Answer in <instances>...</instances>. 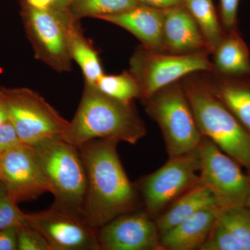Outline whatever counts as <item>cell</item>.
<instances>
[{
  "instance_id": "obj_1",
  "label": "cell",
  "mask_w": 250,
  "mask_h": 250,
  "mask_svg": "<svg viewBox=\"0 0 250 250\" xmlns=\"http://www.w3.org/2000/svg\"><path fill=\"white\" fill-rule=\"evenodd\" d=\"M118 141L96 139L82 145L87 188L83 217L100 229L119 215L137 209L139 192L128 178L117 151Z\"/></svg>"
},
{
  "instance_id": "obj_2",
  "label": "cell",
  "mask_w": 250,
  "mask_h": 250,
  "mask_svg": "<svg viewBox=\"0 0 250 250\" xmlns=\"http://www.w3.org/2000/svg\"><path fill=\"white\" fill-rule=\"evenodd\" d=\"M146 133L133 103L111 98L85 82L80 105L62 138L77 147L96 139L135 145Z\"/></svg>"
},
{
  "instance_id": "obj_3",
  "label": "cell",
  "mask_w": 250,
  "mask_h": 250,
  "mask_svg": "<svg viewBox=\"0 0 250 250\" xmlns=\"http://www.w3.org/2000/svg\"><path fill=\"white\" fill-rule=\"evenodd\" d=\"M181 83L202 136L250 172V131L215 96L208 82L190 78Z\"/></svg>"
},
{
  "instance_id": "obj_4",
  "label": "cell",
  "mask_w": 250,
  "mask_h": 250,
  "mask_svg": "<svg viewBox=\"0 0 250 250\" xmlns=\"http://www.w3.org/2000/svg\"><path fill=\"white\" fill-rule=\"evenodd\" d=\"M31 146L54 195L52 206L83 217L87 177L80 149L62 136Z\"/></svg>"
},
{
  "instance_id": "obj_5",
  "label": "cell",
  "mask_w": 250,
  "mask_h": 250,
  "mask_svg": "<svg viewBox=\"0 0 250 250\" xmlns=\"http://www.w3.org/2000/svg\"><path fill=\"white\" fill-rule=\"evenodd\" d=\"M142 101L148 116L160 127L169 157L196 150L203 136L180 82Z\"/></svg>"
},
{
  "instance_id": "obj_6",
  "label": "cell",
  "mask_w": 250,
  "mask_h": 250,
  "mask_svg": "<svg viewBox=\"0 0 250 250\" xmlns=\"http://www.w3.org/2000/svg\"><path fill=\"white\" fill-rule=\"evenodd\" d=\"M24 30L36 59L57 72H70L72 59L68 28L74 18L68 9H37L19 0Z\"/></svg>"
},
{
  "instance_id": "obj_7",
  "label": "cell",
  "mask_w": 250,
  "mask_h": 250,
  "mask_svg": "<svg viewBox=\"0 0 250 250\" xmlns=\"http://www.w3.org/2000/svg\"><path fill=\"white\" fill-rule=\"evenodd\" d=\"M207 50L187 54L156 52L143 45L130 60L129 72L139 82L146 100L180 79L199 72H214Z\"/></svg>"
},
{
  "instance_id": "obj_8",
  "label": "cell",
  "mask_w": 250,
  "mask_h": 250,
  "mask_svg": "<svg viewBox=\"0 0 250 250\" xmlns=\"http://www.w3.org/2000/svg\"><path fill=\"white\" fill-rule=\"evenodd\" d=\"M198 150L170 157L162 167L142 177L135 186L145 210L155 219L178 197L200 184Z\"/></svg>"
},
{
  "instance_id": "obj_9",
  "label": "cell",
  "mask_w": 250,
  "mask_h": 250,
  "mask_svg": "<svg viewBox=\"0 0 250 250\" xmlns=\"http://www.w3.org/2000/svg\"><path fill=\"white\" fill-rule=\"evenodd\" d=\"M7 102L9 121L21 142L34 146L63 136L70 122L62 118L39 93L27 88H1Z\"/></svg>"
},
{
  "instance_id": "obj_10",
  "label": "cell",
  "mask_w": 250,
  "mask_h": 250,
  "mask_svg": "<svg viewBox=\"0 0 250 250\" xmlns=\"http://www.w3.org/2000/svg\"><path fill=\"white\" fill-rule=\"evenodd\" d=\"M200 183L213 194L220 208L246 205L250 191V173L210 140L202 138L197 148Z\"/></svg>"
},
{
  "instance_id": "obj_11",
  "label": "cell",
  "mask_w": 250,
  "mask_h": 250,
  "mask_svg": "<svg viewBox=\"0 0 250 250\" xmlns=\"http://www.w3.org/2000/svg\"><path fill=\"white\" fill-rule=\"evenodd\" d=\"M27 225L42 233L52 250H100L98 229L83 217L54 206L27 214Z\"/></svg>"
},
{
  "instance_id": "obj_12",
  "label": "cell",
  "mask_w": 250,
  "mask_h": 250,
  "mask_svg": "<svg viewBox=\"0 0 250 250\" xmlns=\"http://www.w3.org/2000/svg\"><path fill=\"white\" fill-rule=\"evenodd\" d=\"M0 182L16 202L51 192L34 147L22 143L0 156Z\"/></svg>"
},
{
  "instance_id": "obj_13",
  "label": "cell",
  "mask_w": 250,
  "mask_h": 250,
  "mask_svg": "<svg viewBox=\"0 0 250 250\" xmlns=\"http://www.w3.org/2000/svg\"><path fill=\"white\" fill-rule=\"evenodd\" d=\"M100 250H160L155 219L146 210L119 215L98 229Z\"/></svg>"
},
{
  "instance_id": "obj_14",
  "label": "cell",
  "mask_w": 250,
  "mask_h": 250,
  "mask_svg": "<svg viewBox=\"0 0 250 250\" xmlns=\"http://www.w3.org/2000/svg\"><path fill=\"white\" fill-rule=\"evenodd\" d=\"M163 42L167 53L209 52L200 28L184 4L164 10Z\"/></svg>"
},
{
  "instance_id": "obj_15",
  "label": "cell",
  "mask_w": 250,
  "mask_h": 250,
  "mask_svg": "<svg viewBox=\"0 0 250 250\" xmlns=\"http://www.w3.org/2000/svg\"><path fill=\"white\" fill-rule=\"evenodd\" d=\"M164 15V10L140 4L126 12L103 16L99 19L129 31L147 48L165 52L163 42Z\"/></svg>"
},
{
  "instance_id": "obj_16",
  "label": "cell",
  "mask_w": 250,
  "mask_h": 250,
  "mask_svg": "<svg viewBox=\"0 0 250 250\" xmlns=\"http://www.w3.org/2000/svg\"><path fill=\"white\" fill-rule=\"evenodd\" d=\"M220 207L197 212L160 238V250H199L206 241L218 218Z\"/></svg>"
},
{
  "instance_id": "obj_17",
  "label": "cell",
  "mask_w": 250,
  "mask_h": 250,
  "mask_svg": "<svg viewBox=\"0 0 250 250\" xmlns=\"http://www.w3.org/2000/svg\"><path fill=\"white\" fill-rule=\"evenodd\" d=\"M219 207L211 191L200 183L178 197L155 218L160 236L200 210Z\"/></svg>"
},
{
  "instance_id": "obj_18",
  "label": "cell",
  "mask_w": 250,
  "mask_h": 250,
  "mask_svg": "<svg viewBox=\"0 0 250 250\" xmlns=\"http://www.w3.org/2000/svg\"><path fill=\"white\" fill-rule=\"evenodd\" d=\"M208 82L212 92L250 132V75L225 76L216 73Z\"/></svg>"
},
{
  "instance_id": "obj_19",
  "label": "cell",
  "mask_w": 250,
  "mask_h": 250,
  "mask_svg": "<svg viewBox=\"0 0 250 250\" xmlns=\"http://www.w3.org/2000/svg\"><path fill=\"white\" fill-rule=\"evenodd\" d=\"M214 72L225 76L250 75V54L238 30L226 31L214 52Z\"/></svg>"
},
{
  "instance_id": "obj_20",
  "label": "cell",
  "mask_w": 250,
  "mask_h": 250,
  "mask_svg": "<svg viewBox=\"0 0 250 250\" xmlns=\"http://www.w3.org/2000/svg\"><path fill=\"white\" fill-rule=\"evenodd\" d=\"M68 44L72 60L78 64L85 82L95 84L104 75L98 51L93 42L83 35L78 20H73L68 28Z\"/></svg>"
},
{
  "instance_id": "obj_21",
  "label": "cell",
  "mask_w": 250,
  "mask_h": 250,
  "mask_svg": "<svg viewBox=\"0 0 250 250\" xmlns=\"http://www.w3.org/2000/svg\"><path fill=\"white\" fill-rule=\"evenodd\" d=\"M184 6L195 19L210 52H213L225 34L212 0H184Z\"/></svg>"
},
{
  "instance_id": "obj_22",
  "label": "cell",
  "mask_w": 250,
  "mask_h": 250,
  "mask_svg": "<svg viewBox=\"0 0 250 250\" xmlns=\"http://www.w3.org/2000/svg\"><path fill=\"white\" fill-rule=\"evenodd\" d=\"M140 4L138 0H73L68 10L76 20L99 18L126 12Z\"/></svg>"
},
{
  "instance_id": "obj_23",
  "label": "cell",
  "mask_w": 250,
  "mask_h": 250,
  "mask_svg": "<svg viewBox=\"0 0 250 250\" xmlns=\"http://www.w3.org/2000/svg\"><path fill=\"white\" fill-rule=\"evenodd\" d=\"M93 85L102 93L123 103H131L142 98L139 82L129 71L116 75L104 74Z\"/></svg>"
},
{
  "instance_id": "obj_24",
  "label": "cell",
  "mask_w": 250,
  "mask_h": 250,
  "mask_svg": "<svg viewBox=\"0 0 250 250\" xmlns=\"http://www.w3.org/2000/svg\"><path fill=\"white\" fill-rule=\"evenodd\" d=\"M218 220L225 227L243 250H250V208L246 205L220 208Z\"/></svg>"
},
{
  "instance_id": "obj_25",
  "label": "cell",
  "mask_w": 250,
  "mask_h": 250,
  "mask_svg": "<svg viewBox=\"0 0 250 250\" xmlns=\"http://www.w3.org/2000/svg\"><path fill=\"white\" fill-rule=\"evenodd\" d=\"M27 225V213H23L17 202L9 196L0 182V230Z\"/></svg>"
},
{
  "instance_id": "obj_26",
  "label": "cell",
  "mask_w": 250,
  "mask_h": 250,
  "mask_svg": "<svg viewBox=\"0 0 250 250\" xmlns=\"http://www.w3.org/2000/svg\"><path fill=\"white\" fill-rule=\"evenodd\" d=\"M200 250H243L242 247L233 238L229 231L220 223L216 221L210 230Z\"/></svg>"
},
{
  "instance_id": "obj_27",
  "label": "cell",
  "mask_w": 250,
  "mask_h": 250,
  "mask_svg": "<svg viewBox=\"0 0 250 250\" xmlns=\"http://www.w3.org/2000/svg\"><path fill=\"white\" fill-rule=\"evenodd\" d=\"M18 250H52L40 231L29 225L16 228Z\"/></svg>"
},
{
  "instance_id": "obj_28",
  "label": "cell",
  "mask_w": 250,
  "mask_h": 250,
  "mask_svg": "<svg viewBox=\"0 0 250 250\" xmlns=\"http://www.w3.org/2000/svg\"><path fill=\"white\" fill-rule=\"evenodd\" d=\"M239 0H220V16L225 31L236 30Z\"/></svg>"
},
{
  "instance_id": "obj_29",
  "label": "cell",
  "mask_w": 250,
  "mask_h": 250,
  "mask_svg": "<svg viewBox=\"0 0 250 250\" xmlns=\"http://www.w3.org/2000/svg\"><path fill=\"white\" fill-rule=\"evenodd\" d=\"M21 143L11 122L0 126V156Z\"/></svg>"
},
{
  "instance_id": "obj_30",
  "label": "cell",
  "mask_w": 250,
  "mask_h": 250,
  "mask_svg": "<svg viewBox=\"0 0 250 250\" xmlns=\"http://www.w3.org/2000/svg\"><path fill=\"white\" fill-rule=\"evenodd\" d=\"M0 250H18L17 229L16 228L0 230Z\"/></svg>"
},
{
  "instance_id": "obj_31",
  "label": "cell",
  "mask_w": 250,
  "mask_h": 250,
  "mask_svg": "<svg viewBox=\"0 0 250 250\" xmlns=\"http://www.w3.org/2000/svg\"><path fill=\"white\" fill-rule=\"evenodd\" d=\"M138 1L141 4L161 10L180 6L184 3V0H138Z\"/></svg>"
},
{
  "instance_id": "obj_32",
  "label": "cell",
  "mask_w": 250,
  "mask_h": 250,
  "mask_svg": "<svg viewBox=\"0 0 250 250\" xmlns=\"http://www.w3.org/2000/svg\"><path fill=\"white\" fill-rule=\"evenodd\" d=\"M9 121V111L7 102L2 90L0 89V126Z\"/></svg>"
},
{
  "instance_id": "obj_33",
  "label": "cell",
  "mask_w": 250,
  "mask_h": 250,
  "mask_svg": "<svg viewBox=\"0 0 250 250\" xmlns=\"http://www.w3.org/2000/svg\"><path fill=\"white\" fill-rule=\"evenodd\" d=\"M28 3L37 9H45L51 7L54 0H27Z\"/></svg>"
},
{
  "instance_id": "obj_34",
  "label": "cell",
  "mask_w": 250,
  "mask_h": 250,
  "mask_svg": "<svg viewBox=\"0 0 250 250\" xmlns=\"http://www.w3.org/2000/svg\"><path fill=\"white\" fill-rule=\"evenodd\" d=\"M73 0H54L51 7L58 9H68Z\"/></svg>"
},
{
  "instance_id": "obj_35",
  "label": "cell",
  "mask_w": 250,
  "mask_h": 250,
  "mask_svg": "<svg viewBox=\"0 0 250 250\" xmlns=\"http://www.w3.org/2000/svg\"><path fill=\"white\" fill-rule=\"evenodd\" d=\"M247 207H250V191L249 193V195H248V200H247L246 205Z\"/></svg>"
}]
</instances>
